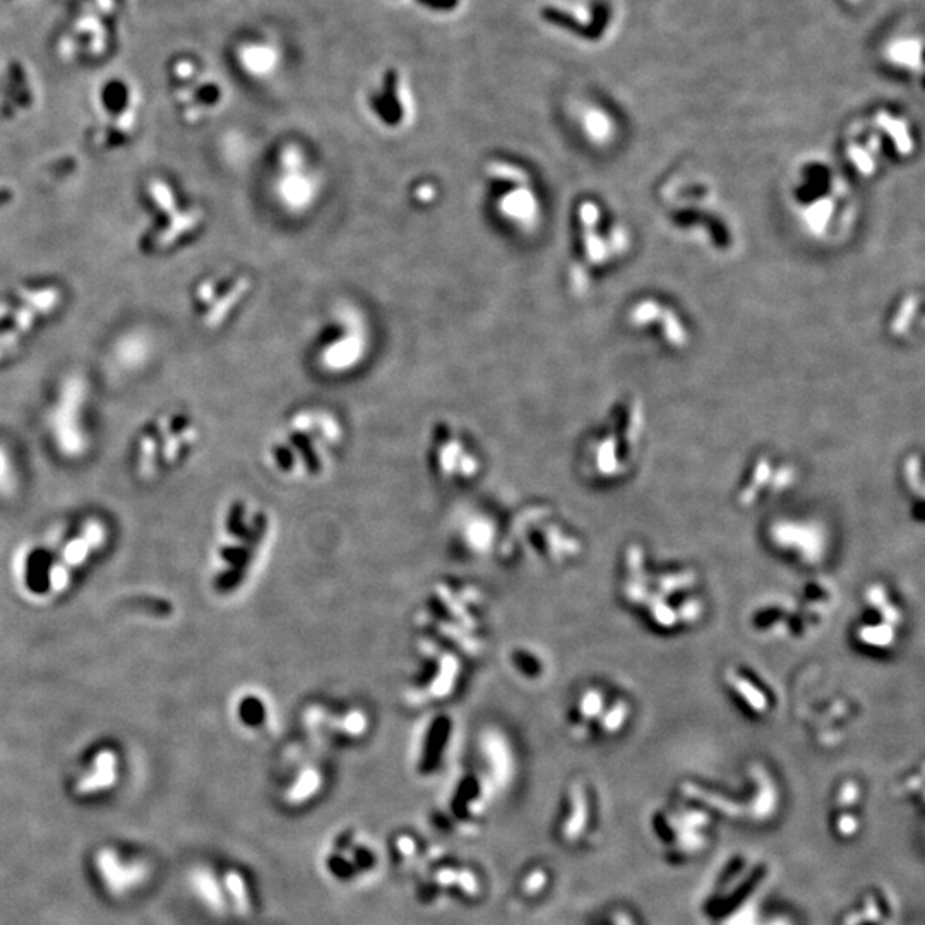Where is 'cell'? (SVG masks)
<instances>
[{
  "mask_svg": "<svg viewBox=\"0 0 925 925\" xmlns=\"http://www.w3.org/2000/svg\"><path fill=\"white\" fill-rule=\"evenodd\" d=\"M347 444L340 415L321 405L295 408L281 420L264 446V463L283 484H321L335 472Z\"/></svg>",
  "mask_w": 925,
  "mask_h": 925,
  "instance_id": "cell-1",
  "label": "cell"
},
{
  "mask_svg": "<svg viewBox=\"0 0 925 925\" xmlns=\"http://www.w3.org/2000/svg\"><path fill=\"white\" fill-rule=\"evenodd\" d=\"M788 215L814 244L847 239L859 213L857 194L842 168L826 156L811 155L795 163L785 184Z\"/></svg>",
  "mask_w": 925,
  "mask_h": 925,
  "instance_id": "cell-2",
  "label": "cell"
},
{
  "mask_svg": "<svg viewBox=\"0 0 925 925\" xmlns=\"http://www.w3.org/2000/svg\"><path fill=\"white\" fill-rule=\"evenodd\" d=\"M413 631L460 651L468 662H478L492 643V602L482 586L442 576L425 588L413 612Z\"/></svg>",
  "mask_w": 925,
  "mask_h": 925,
  "instance_id": "cell-3",
  "label": "cell"
},
{
  "mask_svg": "<svg viewBox=\"0 0 925 925\" xmlns=\"http://www.w3.org/2000/svg\"><path fill=\"white\" fill-rule=\"evenodd\" d=\"M621 595L629 607L662 633L694 626L705 615L698 574L689 567H651L650 571L639 545L629 547L626 557H622Z\"/></svg>",
  "mask_w": 925,
  "mask_h": 925,
  "instance_id": "cell-4",
  "label": "cell"
},
{
  "mask_svg": "<svg viewBox=\"0 0 925 925\" xmlns=\"http://www.w3.org/2000/svg\"><path fill=\"white\" fill-rule=\"evenodd\" d=\"M275 530V518L261 502L239 497L228 504L211 569V586L218 595L233 597L251 585L268 557Z\"/></svg>",
  "mask_w": 925,
  "mask_h": 925,
  "instance_id": "cell-5",
  "label": "cell"
},
{
  "mask_svg": "<svg viewBox=\"0 0 925 925\" xmlns=\"http://www.w3.org/2000/svg\"><path fill=\"white\" fill-rule=\"evenodd\" d=\"M660 206L670 227L706 251L729 254L734 249V218L725 208L717 185L698 172H679L665 180Z\"/></svg>",
  "mask_w": 925,
  "mask_h": 925,
  "instance_id": "cell-6",
  "label": "cell"
},
{
  "mask_svg": "<svg viewBox=\"0 0 925 925\" xmlns=\"http://www.w3.org/2000/svg\"><path fill=\"white\" fill-rule=\"evenodd\" d=\"M581 552L583 544L578 533L549 502H525L513 513L504 514L499 564L554 569L571 564Z\"/></svg>",
  "mask_w": 925,
  "mask_h": 925,
  "instance_id": "cell-7",
  "label": "cell"
},
{
  "mask_svg": "<svg viewBox=\"0 0 925 925\" xmlns=\"http://www.w3.org/2000/svg\"><path fill=\"white\" fill-rule=\"evenodd\" d=\"M645 408L626 396L609 408L600 424L586 434L578 451V468L586 482L617 484L633 472L645 437Z\"/></svg>",
  "mask_w": 925,
  "mask_h": 925,
  "instance_id": "cell-8",
  "label": "cell"
},
{
  "mask_svg": "<svg viewBox=\"0 0 925 925\" xmlns=\"http://www.w3.org/2000/svg\"><path fill=\"white\" fill-rule=\"evenodd\" d=\"M573 256L569 261L571 287L585 292L591 280L609 273L631 251V230L595 197L579 199L573 211Z\"/></svg>",
  "mask_w": 925,
  "mask_h": 925,
  "instance_id": "cell-9",
  "label": "cell"
},
{
  "mask_svg": "<svg viewBox=\"0 0 925 925\" xmlns=\"http://www.w3.org/2000/svg\"><path fill=\"white\" fill-rule=\"evenodd\" d=\"M915 150L914 122L898 108H872L850 122L842 134L843 160L864 179L881 174L890 163L908 160Z\"/></svg>",
  "mask_w": 925,
  "mask_h": 925,
  "instance_id": "cell-10",
  "label": "cell"
},
{
  "mask_svg": "<svg viewBox=\"0 0 925 925\" xmlns=\"http://www.w3.org/2000/svg\"><path fill=\"white\" fill-rule=\"evenodd\" d=\"M677 794L706 807L718 821L764 828L775 823L783 806L780 783L763 763L747 768L742 787L737 790L717 788L698 780H682Z\"/></svg>",
  "mask_w": 925,
  "mask_h": 925,
  "instance_id": "cell-11",
  "label": "cell"
},
{
  "mask_svg": "<svg viewBox=\"0 0 925 925\" xmlns=\"http://www.w3.org/2000/svg\"><path fill=\"white\" fill-rule=\"evenodd\" d=\"M470 665L460 651L437 639L413 636L412 660L401 686L403 705L413 710H439L460 696L470 672Z\"/></svg>",
  "mask_w": 925,
  "mask_h": 925,
  "instance_id": "cell-12",
  "label": "cell"
},
{
  "mask_svg": "<svg viewBox=\"0 0 925 925\" xmlns=\"http://www.w3.org/2000/svg\"><path fill=\"white\" fill-rule=\"evenodd\" d=\"M487 204L501 227L532 237L544 225L545 204L532 172L513 158H490L482 170Z\"/></svg>",
  "mask_w": 925,
  "mask_h": 925,
  "instance_id": "cell-13",
  "label": "cell"
},
{
  "mask_svg": "<svg viewBox=\"0 0 925 925\" xmlns=\"http://www.w3.org/2000/svg\"><path fill=\"white\" fill-rule=\"evenodd\" d=\"M773 878L775 874L770 864L759 855H732L701 903V915L706 924H739L764 903Z\"/></svg>",
  "mask_w": 925,
  "mask_h": 925,
  "instance_id": "cell-14",
  "label": "cell"
},
{
  "mask_svg": "<svg viewBox=\"0 0 925 925\" xmlns=\"http://www.w3.org/2000/svg\"><path fill=\"white\" fill-rule=\"evenodd\" d=\"M720 823L706 807L675 794L648 818L651 842L672 866H686L710 850Z\"/></svg>",
  "mask_w": 925,
  "mask_h": 925,
  "instance_id": "cell-15",
  "label": "cell"
},
{
  "mask_svg": "<svg viewBox=\"0 0 925 925\" xmlns=\"http://www.w3.org/2000/svg\"><path fill=\"white\" fill-rule=\"evenodd\" d=\"M425 465L436 485L451 492L472 489L487 468L484 454L472 437L446 418L430 425L425 439Z\"/></svg>",
  "mask_w": 925,
  "mask_h": 925,
  "instance_id": "cell-16",
  "label": "cell"
},
{
  "mask_svg": "<svg viewBox=\"0 0 925 925\" xmlns=\"http://www.w3.org/2000/svg\"><path fill=\"white\" fill-rule=\"evenodd\" d=\"M372 348V331L359 307L343 304L331 312L317 335L312 359L326 376L343 377L360 369Z\"/></svg>",
  "mask_w": 925,
  "mask_h": 925,
  "instance_id": "cell-17",
  "label": "cell"
},
{
  "mask_svg": "<svg viewBox=\"0 0 925 925\" xmlns=\"http://www.w3.org/2000/svg\"><path fill=\"white\" fill-rule=\"evenodd\" d=\"M566 706L567 732L579 742L615 739L626 732L633 715L626 696L598 682L579 687Z\"/></svg>",
  "mask_w": 925,
  "mask_h": 925,
  "instance_id": "cell-18",
  "label": "cell"
},
{
  "mask_svg": "<svg viewBox=\"0 0 925 925\" xmlns=\"http://www.w3.org/2000/svg\"><path fill=\"white\" fill-rule=\"evenodd\" d=\"M323 192L324 174L316 160L300 144L281 146L273 174V196L281 211L307 215L321 201Z\"/></svg>",
  "mask_w": 925,
  "mask_h": 925,
  "instance_id": "cell-19",
  "label": "cell"
},
{
  "mask_svg": "<svg viewBox=\"0 0 925 925\" xmlns=\"http://www.w3.org/2000/svg\"><path fill=\"white\" fill-rule=\"evenodd\" d=\"M905 627L902 605L884 583H871L860 597L852 639L860 651L888 653L896 650Z\"/></svg>",
  "mask_w": 925,
  "mask_h": 925,
  "instance_id": "cell-20",
  "label": "cell"
},
{
  "mask_svg": "<svg viewBox=\"0 0 925 925\" xmlns=\"http://www.w3.org/2000/svg\"><path fill=\"white\" fill-rule=\"evenodd\" d=\"M299 722L307 734L353 742L370 734L374 718L360 699L312 696L300 705Z\"/></svg>",
  "mask_w": 925,
  "mask_h": 925,
  "instance_id": "cell-21",
  "label": "cell"
},
{
  "mask_svg": "<svg viewBox=\"0 0 925 925\" xmlns=\"http://www.w3.org/2000/svg\"><path fill=\"white\" fill-rule=\"evenodd\" d=\"M448 540L460 561H497L504 540V514L489 504L465 506L454 514Z\"/></svg>",
  "mask_w": 925,
  "mask_h": 925,
  "instance_id": "cell-22",
  "label": "cell"
},
{
  "mask_svg": "<svg viewBox=\"0 0 925 925\" xmlns=\"http://www.w3.org/2000/svg\"><path fill=\"white\" fill-rule=\"evenodd\" d=\"M764 540L776 555L806 569L821 566L830 552V532L814 518H773L764 528Z\"/></svg>",
  "mask_w": 925,
  "mask_h": 925,
  "instance_id": "cell-23",
  "label": "cell"
},
{
  "mask_svg": "<svg viewBox=\"0 0 925 925\" xmlns=\"http://www.w3.org/2000/svg\"><path fill=\"white\" fill-rule=\"evenodd\" d=\"M627 326L667 350H682L691 341V326L677 305L658 295H643L629 305Z\"/></svg>",
  "mask_w": 925,
  "mask_h": 925,
  "instance_id": "cell-24",
  "label": "cell"
},
{
  "mask_svg": "<svg viewBox=\"0 0 925 925\" xmlns=\"http://www.w3.org/2000/svg\"><path fill=\"white\" fill-rule=\"evenodd\" d=\"M797 480L799 470L792 461L761 453L747 466L735 499L742 508L751 509L787 494L794 489Z\"/></svg>",
  "mask_w": 925,
  "mask_h": 925,
  "instance_id": "cell-25",
  "label": "cell"
},
{
  "mask_svg": "<svg viewBox=\"0 0 925 925\" xmlns=\"http://www.w3.org/2000/svg\"><path fill=\"white\" fill-rule=\"evenodd\" d=\"M866 823V787L857 776H843L828 799V833L840 845H854L864 835Z\"/></svg>",
  "mask_w": 925,
  "mask_h": 925,
  "instance_id": "cell-26",
  "label": "cell"
},
{
  "mask_svg": "<svg viewBox=\"0 0 925 925\" xmlns=\"http://www.w3.org/2000/svg\"><path fill=\"white\" fill-rule=\"evenodd\" d=\"M540 14L555 28L590 43L605 40L607 36L612 35L617 24V6L614 0H591L590 12L586 14V18L555 6H545Z\"/></svg>",
  "mask_w": 925,
  "mask_h": 925,
  "instance_id": "cell-27",
  "label": "cell"
},
{
  "mask_svg": "<svg viewBox=\"0 0 925 925\" xmlns=\"http://www.w3.org/2000/svg\"><path fill=\"white\" fill-rule=\"evenodd\" d=\"M902 910L888 884H869L842 910L838 925H900Z\"/></svg>",
  "mask_w": 925,
  "mask_h": 925,
  "instance_id": "cell-28",
  "label": "cell"
},
{
  "mask_svg": "<svg viewBox=\"0 0 925 925\" xmlns=\"http://www.w3.org/2000/svg\"><path fill=\"white\" fill-rule=\"evenodd\" d=\"M600 830V811L593 787L586 780H574L567 787L566 818L562 821V840L567 845H579Z\"/></svg>",
  "mask_w": 925,
  "mask_h": 925,
  "instance_id": "cell-29",
  "label": "cell"
},
{
  "mask_svg": "<svg viewBox=\"0 0 925 925\" xmlns=\"http://www.w3.org/2000/svg\"><path fill=\"white\" fill-rule=\"evenodd\" d=\"M879 62L884 71L896 78L915 79L924 72V40L919 33H895L879 48Z\"/></svg>",
  "mask_w": 925,
  "mask_h": 925,
  "instance_id": "cell-30",
  "label": "cell"
},
{
  "mask_svg": "<svg viewBox=\"0 0 925 925\" xmlns=\"http://www.w3.org/2000/svg\"><path fill=\"white\" fill-rule=\"evenodd\" d=\"M578 129L585 143L595 150H607L621 136V122L614 110L602 102H588L579 110Z\"/></svg>",
  "mask_w": 925,
  "mask_h": 925,
  "instance_id": "cell-31",
  "label": "cell"
},
{
  "mask_svg": "<svg viewBox=\"0 0 925 925\" xmlns=\"http://www.w3.org/2000/svg\"><path fill=\"white\" fill-rule=\"evenodd\" d=\"M369 107L374 117L379 120V124L386 129L398 131L405 126L408 112H406L405 103L401 100L400 78L394 69H389L384 74L381 93L370 95Z\"/></svg>",
  "mask_w": 925,
  "mask_h": 925,
  "instance_id": "cell-32",
  "label": "cell"
},
{
  "mask_svg": "<svg viewBox=\"0 0 925 925\" xmlns=\"http://www.w3.org/2000/svg\"><path fill=\"white\" fill-rule=\"evenodd\" d=\"M725 682L732 696L739 701L740 708L747 711L752 718H764L770 715L771 699L768 691L764 689L756 677H752L746 670L734 667L725 674Z\"/></svg>",
  "mask_w": 925,
  "mask_h": 925,
  "instance_id": "cell-33",
  "label": "cell"
},
{
  "mask_svg": "<svg viewBox=\"0 0 925 925\" xmlns=\"http://www.w3.org/2000/svg\"><path fill=\"white\" fill-rule=\"evenodd\" d=\"M235 717L244 727L252 730L269 729L275 722V703L261 689H245L233 701Z\"/></svg>",
  "mask_w": 925,
  "mask_h": 925,
  "instance_id": "cell-34",
  "label": "cell"
},
{
  "mask_svg": "<svg viewBox=\"0 0 925 925\" xmlns=\"http://www.w3.org/2000/svg\"><path fill=\"white\" fill-rule=\"evenodd\" d=\"M506 667L514 679L525 684H540L547 677L549 663L532 645H513L506 651Z\"/></svg>",
  "mask_w": 925,
  "mask_h": 925,
  "instance_id": "cell-35",
  "label": "cell"
},
{
  "mask_svg": "<svg viewBox=\"0 0 925 925\" xmlns=\"http://www.w3.org/2000/svg\"><path fill=\"white\" fill-rule=\"evenodd\" d=\"M454 729V718L449 711H434L422 734V752L420 761L425 768H430L439 761L442 752L448 746Z\"/></svg>",
  "mask_w": 925,
  "mask_h": 925,
  "instance_id": "cell-36",
  "label": "cell"
},
{
  "mask_svg": "<svg viewBox=\"0 0 925 925\" xmlns=\"http://www.w3.org/2000/svg\"><path fill=\"white\" fill-rule=\"evenodd\" d=\"M922 299L919 293H907L896 302L888 319V331L895 338H910L920 328Z\"/></svg>",
  "mask_w": 925,
  "mask_h": 925,
  "instance_id": "cell-37",
  "label": "cell"
},
{
  "mask_svg": "<svg viewBox=\"0 0 925 925\" xmlns=\"http://www.w3.org/2000/svg\"><path fill=\"white\" fill-rule=\"evenodd\" d=\"M323 782L321 770L314 764H307L299 771L292 787L288 788V804H302L305 800L312 799L323 787Z\"/></svg>",
  "mask_w": 925,
  "mask_h": 925,
  "instance_id": "cell-38",
  "label": "cell"
},
{
  "mask_svg": "<svg viewBox=\"0 0 925 925\" xmlns=\"http://www.w3.org/2000/svg\"><path fill=\"white\" fill-rule=\"evenodd\" d=\"M737 925H799L794 914L785 908L770 907L764 902L754 908L751 914L746 915Z\"/></svg>",
  "mask_w": 925,
  "mask_h": 925,
  "instance_id": "cell-39",
  "label": "cell"
},
{
  "mask_svg": "<svg viewBox=\"0 0 925 925\" xmlns=\"http://www.w3.org/2000/svg\"><path fill=\"white\" fill-rule=\"evenodd\" d=\"M225 881H227L228 891L233 896V902L239 908L240 914H247L251 910V902H249V893L245 888L244 879L237 872L230 871Z\"/></svg>",
  "mask_w": 925,
  "mask_h": 925,
  "instance_id": "cell-40",
  "label": "cell"
},
{
  "mask_svg": "<svg viewBox=\"0 0 925 925\" xmlns=\"http://www.w3.org/2000/svg\"><path fill=\"white\" fill-rule=\"evenodd\" d=\"M598 925H646L643 920L639 919V915L631 910V908L626 907H614L610 908L609 912L605 914L602 922Z\"/></svg>",
  "mask_w": 925,
  "mask_h": 925,
  "instance_id": "cell-41",
  "label": "cell"
},
{
  "mask_svg": "<svg viewBox=\"0 0 925 925\" xmlns=\"http://www.w3.org/2000/svg\"><path fill=\"white\" fill-rule=\"evenodd\" d=\"M547 884H549V874L542 867H538V869L526 876L525 881H523V891H525L526 895L535 896L542 893L547 888Z\"/></svg>",
  "mask_w": 925,
  "mask_h": 925,
  "instance_id": "cell-42",
  "label": "cell"
},
{
  "mask_svg": "<svg viewBox=\"0 0 925 925\" xmlns=\"http://www.w3.org/2000/svg\"><path fill=\"white\" fill-rule=\"evenodd\" d=\"M412 197L418 206H430L437 199V187L432 182H418Z\"/></svg>",
  "mask_w": 925,
  "mask_h": 925,
  "instance_id": "cell-43",
  "label": "cell"
},
{
  "mask_svg": "<svg viewBox=\"0 0 925 925\" xmlns=\"http://www.w3.org/2000/svg\"><path fill=\"white\" fill-rule=\"evenodd\" d=\"M151 194L155 197L156 203L160 204L165 211L174 209V197H172V194H170V191H168L167 187H165L162 182H153V185H151Z\"/></svg>",
  "mask_w": 925,
  "mask_h": 925,
  "instance_id": "cell-44",
  "label": "cell"
},
{
  "mask_svg": "<svg viewBox=\"0 0 925 925\" xmlns=\"http://www.w3.org/2000/svg\"><path fill=\"white\" fill-rule=\"evenodd\" d=\"M456 886H460L461 890L465 891L466 895L470 896L477 895L478 890H480L477 876L470 871L458 872Z\"/></svg>",
  "mask_w": 925,
  "mask_h": 925,
  "instance_id": "cell-45",
  "label": "cell"
},
{
  "mask_svg": "<svg viewBox=\"0 0 925 925\" xmlns=\"http://www.w3.org/2000/svg\"><path fill=\"white\" fill-rule=\"evenodd\" d=\"M422 6L429 7L432 11L449 12L454 11L460 0H417Z\"/></svg>",
  "mask_w": 925,
  "mask_h": 925,
  "instance_id": "cell-46",
  "label": "cell"
},
{
  "mask_svg": "<svg viewBox=\"0 0 925 925\" xmlns=\"http://www.w3.org/2000/svg\"><path fill=\"white\" fill-rule=\"evenodd\" d=\"M396 847L400 850L401 854L405 857H410V855L415 854V842L410 836H400L398 842H396Z\"/></svg>",
  "mask_w": 925,
  "mask_h": 925,
  "instance_id": "cell-47",
  "label": "cell"
},
{
  "mask_svg": "<svg viewBox=\"0 0 925 925\" xmlns=\"http://www.w3.org/2000/svg\"><path fill=\"white\" fill-rule=\"evenodd\" d=\"M456 878H458V872L453 871V869H441L437 872V883L442 884V886H453L456 884Z\"/></svg>",
  "mask_w": 925,
  "mask_h": 925,
  "instance_id": "cell-48",
  "label": "cell"
},
{
  "mask_svg": "<svg viewBox=\"0 0 925 925\" xmlns=\"http://www.w3.org/2000/svg\"><path fill=\"white\" fill-rule=\"evenodd\" d=\"M16 321H18V326L19 328L23 329V331H26V329H30L31 321H33V312L31 311L19 312L18 319H16Z\"/></svg>",
  "mask_w": 925,
  "mask_h": 925,
  "instance_id": "cell-49",
  "label": "cell"
},
{
  "mask_svg": "<svg viewBox=\"0 0 925 925\" xmlns=\"http://www.w3.org/2000/svg\"><path fill=\"white\" fill-rule=\"evenodd\" d=\"M842 2L843 4H847V6H859L864 0H842Z\"/></svg>",
  "mask_w": 925,
  "mask_h": 925,
  "instance_id": "cell-50",
  "label": "cell"
},
{
  "mask_svg": "<svg viewBox=\"0 0 925 925\" xmlns=\"http://www.w3.org/2000/svg\"><path fill=\"white\" fill-rule=\"evenodd\" d=\"M6 312H7L6 305H0V317L4 316Z\"/></svg>",
  "mask_w": 925,
  "mask_h": 925,
  "instance_id": "cell-51",
  "label": "cell"
}]
</instances>
